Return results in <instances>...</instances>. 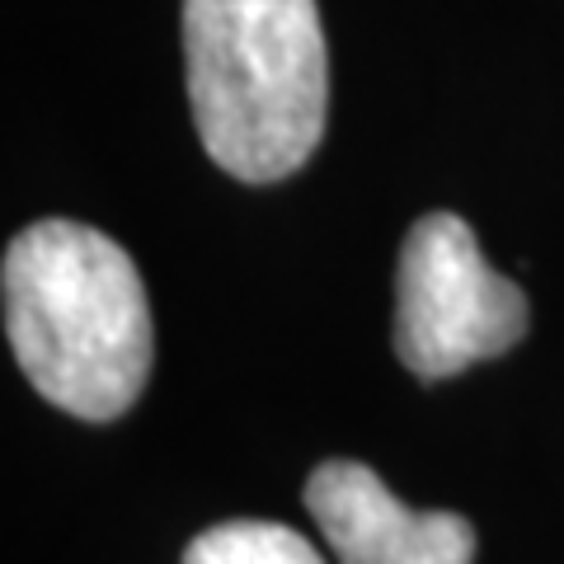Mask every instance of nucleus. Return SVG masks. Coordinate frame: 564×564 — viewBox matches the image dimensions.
Segmentation results:
<instances>
[{
    "instance_id": "obj_1",
    "label": "nucleus",
    "mask_w": 564,
    "mask_h": 564,
    "mask_svg": "<svg viewBox=\"0 0 564 564\" xmlns=\"http://www.w3.org/2000/svg\"><path fill=\"white\" fill-rule=\"evenodd\" d=\"M6 334L33 391L85 423L128 414L151 377V306L132 254L95 226L39 221L6 245Z\"/></svg>"
},
{
    "instance_id": "obj_2",
    "label": "nucleus",
    "mask_w": 564,
    "mask_h": 564,
    "mask_svg": "<svg viewBox=\"0 0 564 564\" xmlns=\"http://www.w3.org/2000/svg\"><path fill=\"white\" fill-rule=\"evenodd\" d=\"M193 128L231 180L296 174L325 137L329 57L315 0H184Z\"/></svg>"
},
{
    "instance_id": "obj_3",
    "label": "nucleus",
    "mask_w": 564,
    "mask_h": 564,
    "mask_svg": "<svg viewBox=\"0 0 564 564\" xmlns=\"http://www.w3.org/2000/svg\"><path fill=\"white\" fill-rule=\"evenodd\" d=\"M527 334V296L480 254L456 212L410 226L395 263V358L419 381H447Z\"/></svg>"
},
{
    "instance_id": "obj_4",
    "label": "nucleus",
    "mask_w": 564,
    "mask_h": 564,
    "mask_svg": "<svg viewBox=\"0 0 564 564\" xmlns=\"http://www.w3.org/2000/svg\"><path fill=\"white\" fill-rule=\"evenodd\" d=\"M306 513L339 564H470L475 527L462 513L400 503L362 462H321L306 480Z\"/></svg>"
},
{
    "instance_id": "obj_5",
    "label": "nucleus",
    "mask_w": 564,
    "mask_h": 564,
    "mask_svg": "<svg viewBox=\"0 0 564 564\" xmlns=\"http://www.w3.org/2000/svg\"><path fill=\"white\" fill-rule=\"evenodd\" d=\"M180 564H325L321 551L282 522H217L188 541Z\"/></svg>"
}]
</instances>
